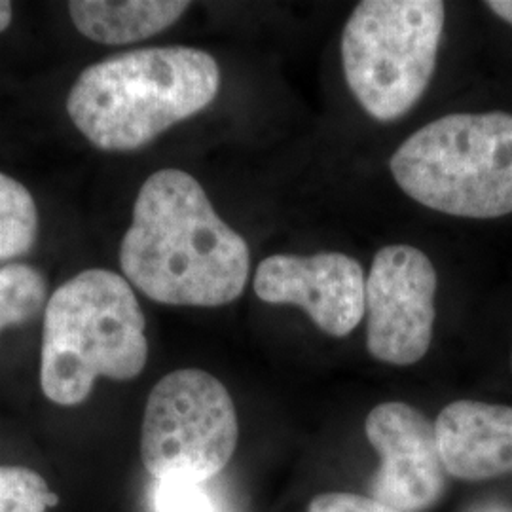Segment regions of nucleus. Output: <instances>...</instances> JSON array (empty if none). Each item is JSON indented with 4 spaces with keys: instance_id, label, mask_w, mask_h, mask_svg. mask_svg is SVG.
Here are the masks:
<instances>
[{
    "instance_id": "nucleus-1",
    "label": "nucleus",
    "mask_w": 512,
    "mask_h": 512,
    "mask_svg": "<svg viewBox=\"0 0 512 512\" xmlns=\"http://www.w3.org/2000/svg\"><path fill=\"white\" fill-rule=\"evenodd\" d=\"M120 266L154 302L219 308L245 291L251 253L217 215L202 184L179 169H162L137 194Z\"/></svg>"
},
{
    "instance_id": "nucleus-2",
    "label": "nucleus",
    "mask_w": 512,
    "mask_h": 512,
    "mask_svg": "<svg viewBox=\"0 0 512 512\" xmlns=\"http://www.w3.org/2000/svg\"><path fill=\"white\" fill-rule=\"evenodd\" d=\"M219 88L213 55L184 46L148 48L88 67L69 92L67 110L92 145L129 152L198 114Z\"/></svg>"
},
{
    "instance_id": "nucleus-3",
    "label": "nucleus",
    "mask_w": 512,
    "mask_h": 512,
    "mask_svg": "<svg viewBox=\"0 0 512 512\" xmlns=\"http://www.w3.org/2000/svg\"><path fill=\"white\" fill-rule=\"evenodd\" d=\"M147 321L128 279L92 268L63 283L44 313L40 387L59 406H78L99 378L128 382L148 361Z\"/></svg>"
},
{
    "instance_id": "nucleus-4",
    "label": "nucleus",
    "mask_w": 512,
    "mask_h": 512,
    "mask_svg": "<svg viewBox=\"0 0 512 512\" xmlns=\"http://www.w3.org/2000/svg\"><path fill=\"white\" fill-rule=\"evenodd\" d=\"M416 202L461 219L512 213V114H448L418 129L391 158Z\"/></svg>"
},
{
    "instance_id": "nucleus-5",
    "label": "nucleus",
    "mask_w": 512,
    "mask_h": 512,
    "mask_svg": "<svg viewBox=\"0 0 512 512\" xmlns=\"http://www.w3.org/2000/svg\"><path fill=\"white\" fill-rule=\"evenodd\" d=\"M439 0H365L342 35L349 90L380 122L404 116L427 90L444 31Z\"/></svg>"
},
{
    "instance_id": "nucleus-6",
    "label": "nucleus",
    "mask_w": 512,
    "mask_h": 512,
    "mask_svg": "<svg viewBox=\"0 0 512 512\" xmlns=\"http://www.w3.org/2000/svg\"><path fill=\"white\" fill-rule=\"evenodd\" d=\"M238 439L236 406L213 374L175 370L150 391L141 458L158 482L203 484L234 458Z\"/></svg>"
},
{
    "instance_id": "nucleus-7",
    "label": "nucleus",
    "mask_w": 512,
    "mask_h": 512,
    "mask_svg": "<svg viewBox=\"0 0 512 512\" xmlns=\"http://www.w3.org/2000/svg\"><path fill=\"white\" fill-rule=\"evenodd\" d=\"M437 270L410 245L380 249L366 277V348L382 363L414 365L425 357L435 327Z\"/></svg>"
},
{
    "instance_id": "nucleus-8",
    "label": "nucleus",
    "mask_w": 512,
    "mask_h": 512,
    "mask_svg": "<svg viewBox=\"0 0 512 512\" xmlns=\"http://www.w3.org/2000/svg\"><path fill=\"white\" fill-rule=\"evenodd\" d=\"M366 439L380 456L372 497L399 512L433 507L446 488L435 423L406 403L378 404L365 421Z\"/></svg>"
},
{
    "instance_id": "nucleus-9",
    "label": "nucleus",
    "mask_w": 512,
    "mask_h": 512,
    "mask_svg": "<svg viewBox=\"0 0 512 512\" xmlns=\"http://www.w3.org/2000/svg\"><path fill=\"white\" fill-rule=\"evenodd\" d=\"M255 293L268 304L302 308L334 338L348 336L365 315V272L344 253L268 256L256 268Z\"/></svg>"
},
{
    "instance_id": "nucleus-10",
    "label": "nucleus",
    "mask_w": 512,
    "mask_h": 512,
    "mask_svg": "<svg viewBox=\"0 0 512 512\" xmlns=\"http://www.w3.org/2000/svg\"><path fill=\"white\" fill-rule=\"evenodd\" d=\"M446 473L488 480L512 473V406L456 401L435 421Z\"/></svg>"
},
{
    "instance_id": "nucleus-11",
    "label": "nucleus",
    "mask_w": 512,
    "mask_h": 512,
    "mask_svg": "<svg viewBox=\"0 0 512 512\" xmlns=\"http://www.w3.org/2000/svg\"><path fill=\"white\" fill-rule=\"evenodd\" d=\"M190 8L179 0H76L69 2L74 27L99 44H129L160 35Z\"/></svg>"
},
{
    "instance_id": "nucleus-12",
    "label": "nucleus",
    "mask_w": 512,
    "mask_h": 512,
    "mask_svg": "<svg viewBox=\"0 0 512 512\" xmlns=\"http://www.w3.org/2000/svg\"><path fill=\"white\" fill-rule=\"evenodd\" d=\"M38 236V209L23 184L0 173V260L27 255Z\"/></svg>"
},
{
    "instance_id": "nucleus-13",
    "label": "nucleus",
    "mask_w": 512,
    "mask_h": 512,
    "mask_svg": "<svg viewBox=\"0 0 512 512\" xmlns=\"http://www.w3.org/2000/svg\"><path fill=\"white\" fill-rule=\"evenodd\" d=\"M48 285L37 268L8 264L0 268V332L33 319L44 308Z\"/></svg>"
},
{
    "instance_id": "nucleus-14",
    "label": "nucleus",
    "mask_w": 512,
    "mask_h": 512,
    "mask_svg": "<svg viewBox=\"0 0 512 512\" xmlns=\"http://www.w3.org/2000/svg\"><path fill=\"white\" fill-rule=\"evenodd\" d=\"M57 503L59 497L37 471L0 465V512H48Z\"/></svg>"
},
{
    "instance_id": "nucleus-15",
    "label": "nucleus",
    "mask_w": 512,
    "mask_h": 512,
    "mask_svg": "<svg viewBox=\"0 0 512 512\" xmlns=\"http://www.w3.org/2000/svg\"><path fill=\"white\" fill-rule=\"evenodd\" d=\"M154 507L156 512H219L202 484L194 482H158Z\"/></svg>"
},
{
    "instance_id": "nucleus-16",
    "label": "nucleus",
    "mask_w": 512,
    "mask_h": 512,
    "mask_svg": "<svg viewBox=\"0 0 512 512\" xmlns=\"http://www.w3.org/2000/svg\"><path fill=\"white\" fill-rule=\"evenodd\" d=\"M308 512H399L374 497L357 494L317 495L310 503Z\"/></svg>"
},
{
    "instance_id": "nucleus-17",
    "label": "nucleus",
    "mask_w": 512,
    "mask_h": 512,
    "mask_svg": "<svg viewBox=\"0 0 512 512\" xmlns=\"http://www.w3.org/2000/svg\"><path fill=\"white\" fill-rule=\"evenodd\" d=\"M486 6L499 18L505 19L512 25V0H490V2H486Z\"/></svg>"
},
{
    "instance_id": "nucleus-18",
    "label": "nucleus",
    "mask_w": 512,
    "mask_h": 512,
    "mask_svg": "<svg viewBox=\"0 0 512 512\" xmlns=\"http://www.w3.org/2000/svg\"><path fill=\"white\" fill-rule=\"evenodd\" d=\"M467 512H512V507L505 503H497V501H484V503H478L475 507H471Z\"/></svg>"
},
{
    "instance_id": "nucleus-19",
    "label": "nucleus",
    "mask_w": 512,
    "mask_h": 512,
    "mask_svg": "<svg viewBox=\"0 0 512 512\" xmlns=\"http://www.w3.org/2000/svg\"><path fill=\"white\" fill-rule=\"evenodd\" d=\"M10 21H12V4L6 0H0V33L8 29Z\"/></svg>"
}]
</instances>
